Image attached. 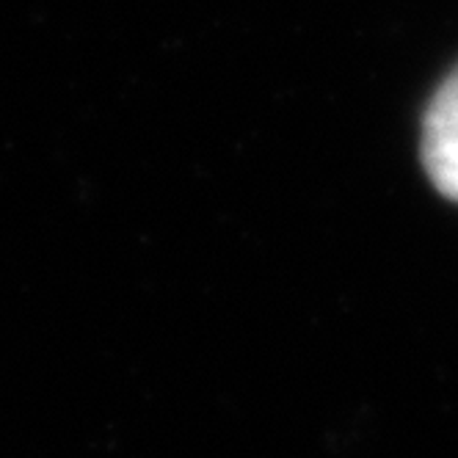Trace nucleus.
<instances>
[{"mask_svg": "<svg viewBox=\"0 0 458 458\" xmlns=\"http://www.w3.org/2000/svg\"><path fill=\"white\" fill-rule=\"evenodd\" d=\"M422 166L434 188L458 202V67L445 78L425 114Z\"/></svg>", "mask_w": 458, "mask_h": 458, "instance_id": "obj_1", "label": "nucleus"}]
</instances>
